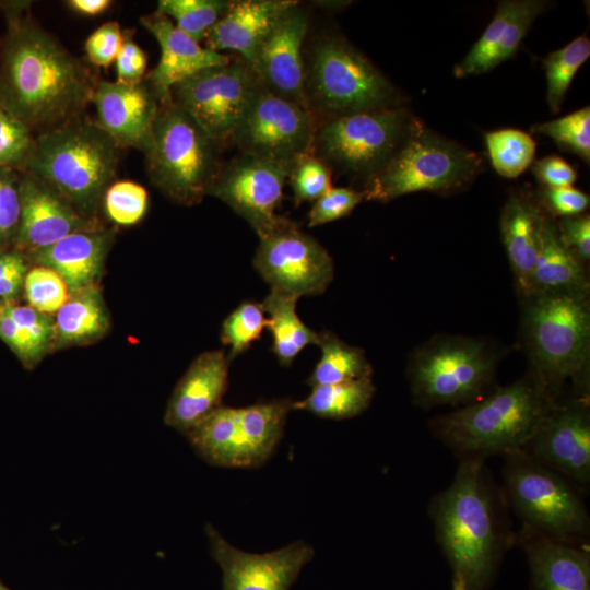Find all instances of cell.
I'll return each instance as SVG.
<instances>
[{"instance_id": "11a10c76", "label": "cell", "mask_w": 590, "mask_h": 590, "mask_svg": "<svg viewBox=\"0 0 590 590\" xmlns=\"http://www.w3.org/2000/svg\"><path fill=\"white\" fill-rule=\"evenodd\" d=\"M3 305H4V304L0 300V309L2 308Z\"/></svg>"}, {"instance_id": "7bdbcfd3", "label": "cell", "mask_w": 590, "mask_h": 590, "mask_svg": "<svg viewBox=\"0 0 590 590\" xmlns=\"http://www.w3.org/2000/svg\"><path fill=\"white\" fill-rule=\"evenodd\" d=\"M21 216V173L0 167V251L15 244Z\"/></svg>"}, {"instance_id": "b9f144b4", "label": "cell", "mask_w": 590, "mask_h": 590, "mask_svg": "<svg viewBox=\"0 0 590 590\" xmlns=\"http://www.w3.org/2000/svg\"><path fill=\"white\" fill-rule=\"evenodd\" d=\"M547 2L521 0L520 8L507 25L500 40L487 56L482 73H485L511 58L527 35L534 20L546 9Z\"/></svg>"}, {"instance_id": "ab89813d", "label": "cell", "mask_w": 590, "mask_h": 590, "mask_svg": "<svg viewBox=\"0 0 590 590\" xmlns=\"http://www.w3.org/2000/svg\"><path fill=\"white\" fill-rule=\"evenodd\" d=\"M287 180L296 205L315 202L332 188L330 167L312 152L300 155L291 164Z\"/></svg>"}, {"instance_id": "60d3db41", "label": "cell", "mask_w": 590, "mask_h": 590, "mask_svg": "<svg viewBox=\"0 0 590 590\" xmlns=\"http://www.w3.org/2000/svg\"><path fill=\"white\" fill-rule=\"evenodd\" d=\"M34 145L35 134L0 106V167L24 172Z\"/></svg>"}, {"instance_id": "6da1fadb", "label": "cell", "mask_w": 590, "mask_h": 590, "mask_svg": "<svg viewBox=\"0 0 590 590\" xmlns=\"http://www.w3.org/2000/svg\"><path fill=\"white\" fill-rule=\"evenodd\" d=\"M31 8V1H1L0 106L37 134L84 114L99 79Z\"/></svg>"}, {"instance_id": "816d5d0a", "label": "cell", "mask_w": 590, "mask_h": 590, "mask_svg": "<svg viewBox=\"0 0 590 590\" xmlns=\"http://www.w3.org/2000/svg\"><path fill=\"white\" fill-rule=\"evenodd\" d=\"M532 173L547 188L571 187L577 179V173L573 166L556 155L535 161Z\"/></svg>"}, {"instance_id": "f1b7e54d", "label": "cell", "mask_w": 590, "mask_h": 590, "mask_svg": "<svg viewBox=\"0 0 590 590\" xmlns=\"http://www.w3.org/2000/svg\"><path fill=\"white\" fill-rule=\"evenodd\" d=\"M54 350L81 346L102 339L110 328V316L99 285L69 294L54 315Z\"/></svg>"}, {"instance_id": "52a82bcc", "label": "cell", "mask_w": 590, "mask_h": 590, "mask_svg": "<svg viewBox=\"0 0 590 590\" xmlns=\"http://www.w3.org/2000/svg\"><path fill=\"white\" fill-rule=\"evenodd\" d=\"M308 109L321 121L391 108L397 92L346 39L329 36L314 47L305 69Z\"/></svg>"}, {"instance_id": "4fadbf2b", "label": "cell", "mask_w": 590, "mask_h": 590, "mask_svg": "<svg viewBox=\"0 0 590 590\" xmlns=\"http://www.w3.org/2000/svg\"><path fill=\"white\" fill-rule=\"evenodd\" d=\"M258 84L241 59L206 68L178 82L170 90V98L224 149L232 144Z\"/></svg>"}, {"instance_id": "3957f363", "label": "cell", "mask_w": 590, "mask_h": 590, "mask_svg": "<svg viewBox=\"0 0 590 590\" xmlns=\"http://www.w3.org/2000/svg\"><path fill=\"white\" fill-rule=\"evenodd\" d=\"M122 151L84 113L35 134L25 170L48 182L84 217L101 222L103 198L116 181Z\"/></svg>"}, {"instance_id": "bcb514c9", "label": "cell", "mask_w": 590, "mask_h": 590, "mask_svg": "<svg viewBox=\"0 0 590 590\" xmlns=\"http://www.w3.org/2000/svg\"><path fill=\"white\" fill-rule=\"evenodd\" d=\"M122 40L123 30L117 21L102 24L85 40L84 49L88 62L95 67H109L115 62Z\"/></svg>"}, {"instance_id": "83f0119b", "label": "cell", "mask_w": 590, "mask_h": 590, "mask_svg": "<svg viewBox=\"0 0 590 590\" xmlns=\"http://www.w3.org/2000/svg\"><path fill=\"white\" fill-rule=\"evenodd\" d=\"M588 288L583 262L563 243L555 221L544 215L530 295L588 294Z\"/></svg>"}, {"instance_id": "277c9868", "label": "cell", "mask_w": 590, "mask_h": 590, "mask_svg": "<svg viewBox=\"0 0 590 590\" xmlns=\"http://www.w3.org/2000/svg\"><path fill=\"white\" fill-rule=\"evenodd\" d=\"M555 400L531 374L436 417L430 426L461 459L509 455L524 450Z\"/></svg>"}, {"instance_id": "7402d4cb", "label": "cell", "mask_w": 590, "mask_h": 590, "mask_svg": "<svg viewBox=\"0 0 590 590\" xmlns=\"http://www.w3.org/2000/svg\"><path fill=\"white\" fill-rule=\"evenodd\" d=\"M139 22L156 39L161 49L156 67L144 78L160 105L172 101L170 90L178 82L206 68L231 61L224 54L202 47L157 11L142 15Z\"/></svg>"}, {"instance_id": "f5cc1de1", "label": "cell", "mask_w": 590, "mask_h": 590, "mask_svg": "<svg viewBox=\"0 0 590 590\" xmlns=\"http://www.w3.org/2000/svg\"><path fill=\"white\" fill-rule=\"evenodd\" d=\"M67 7L83 16H97L106 12L113 4L111 0H68Z\"/></svg>"}, {"instance_id": "ee69618b", "label": "cell", "mask_w": 590, "mask_h": 590, "mask_svg": "<svg viewBox=\"0 0 590 590\" xmlns=\"http://www.w3.org/2000/svg\"><path fill=\"white\" fill-rule=\"evenodd\" d=\"M365 199L363 191L331 188L317 199L308 212V226L315 227L349 215Z\"/></svg>"}, {"instance_id": "1f68e13d", "label": "cell", "mask_w": 590, "mask_h": 590, "mask_svg": "<svg viewBox=\"0 0 590 590\" xmlns=\"http://www.w3.org/2000/svg\"><path fill=\"white\" fill-rule=\"evenodd\" d=\"M321 355L307 379L310 387L354 381L371 377V366L363 350L349 345L330 331L319 332Z\"/></svg>"}, {"instance_id": "db71d44e", "label": "cell", "mask_w": 590, "mask_h": 590, "mask_svg": "<svg viewBox=\"0 0 590 590\" xmlns=\"http://www.w3.org/2000/svg\"><path fill=\"white\" fill-rule=\"evenodd\" d=\"M0 590H11L0 580Z\"/></svg>"}, {"instance_id": "8fae6325", "label": "cell", "mask_w": 590, "mask_h": 590, "mask_svg": "<svg viewBox=\"0 0 590 590\" xmlns=\"http://www.w3.org/2000/svg\"><path fill=\"white\" fill-rule=\"evenodd\" d=\"M497 359L480 339H434L412 358L409 374L413 399L424 408L467 403L491 384Z\"/></svg>"}, {"instance_id": "8d00e7d4", "label": "cell", "mask_w": 590, "mask_h": 590, "mask_svg": "<svg viewBox=\"0 0 590 590\" xmlns=\"http://www.w3.org/2000/svg\"><path fill=\"white\" fill-rule=\"evenodd\" d=\"M149 193L138 182L116 180L106 190L102 210L115 226H132L146 214Z\"/></svg>"}, {"instance_id": "30bf717a", "label": "cell", "mask_w": 590, "mask_h": 590, "mask_svg": "<svg viewBox=\"0 0 590 590\" xmlns=\"http://www.w3.org/2000/svg\"><path fill=\"white\" fill-rule=\"evenodd\" d=\"M506 456V493L524 527L566 543L585 540L589 535V516L567 479L524 450Z\"/></svg>"}, {"instance_id": "d4e9b609", "label": "cell", "mask_w": 590, "mask_h": 590, "mask_svg": "<svg viewBox=\"0 0 590 590\" xmlns=\"http://www.w3.org/2000/svg\"><path fill=\"white\" fill-rule=\"evenodd\" d=\"M297 1H231L224 15L208 32L205 48L220 52L233 50L250 66L257 50L279 19Z\"/></svg>"}, {"instance_id": "f907efd6", "label": "cell", "mask_w": 590, "mask_h": 590, "mask_svg": "<svg viewBox=\"0 0 590 590\" xmlns=\"http://www.w3.org/2000/svg\"><path fill=\"white\" fill-rule=\"evenodd\" d=\"M541 197L547 209L562 217L582 214L590 201L588 194L573 187H544Z\"/></svg>"}, {"instance_id": "681fc988", "label": "cell", "mask_w": 590, "mask_h": 590, "mask_svg": "<svg viewBox=\"0 0 590 590\" xmlns=\"http://www.w3.org/2000/svg\"><path fill=\"white\" fill-rule=\"evenodd\" d=\"M563 243L576 257L585 262L590 258V216L578 214L562 217L557 223Z\"/></svg>"}, {"instance_id": "ac0fdd59", "label": "cell", "mask_w": 590, "mask_h": 590, "mask_svg": "<svg viewBox=\"0 0 590 590\" xmlns=\"http://www.w3.org/2000/svg\"><path fill=\"white\" fill-rule=\"evenodd\" d=\"M532 458L565 479L590 483V413L586 400L554 405L527 446Z\"/></svg>"}, {"instance_id": "5bb4252c", "label": "cell", "mask_w": 590, "mask_h": 590, "mask_svg": "<svg viewBox=\"0 0 590 590\" xmlns=\"http://www.w3.org/2000/svg\"><path fill=\"white\" fill-rule=\"evenodd\" d=\"M252 264L270 290L297 298L324 293L334 276L323 246L283 216L259 237Z\"/></svg>"}, {"instance_id": "5b68a950", "label": "cell", "mask_w": 590, "mask_h": 590, "mask_svg": "<svg viewBox=\"0 0 590 590\" xmlns=\"http://www.w3.org/2000/svg\"><path fill=\"white\" fill-rule=\"evenodd\" d=\"M523 337L533 371L556 398L563 382L585 379L590 346L588 294L526 297Z\"/></svg>"}, {"instance_id": "8992f818", "label": "cell", "mask_w": 590, "mask_h": 590, "mask_svg": "<svg viewBox=\"0 0 590 590\" xmlns=\"http://www.w3.org/2000/svg\"><path fill=\"white\" fill-rule=\"evenodd\" d=\"M224 149L172 101L161 104L144 153L149 179L175 203L202 201L223 165Z\"/></svg>"}, {"instance_id": "ffe728a7", "label": "cell", "mask_w": 590, "mask_h": 590, "mask_svg": "<svg viewBox=\"0 0 590 590\" xmlns=\"http://www.w3.org/2000/svg\"><path fill=\"white\" fill-rule=\"evenodd\" d=\"M103 225L80 214L38 176L21 173V216L13 249L26 258L72 233Z\"/></svg>"}, {"instance_id": "cb8c5ba5", "label": "cell", "mask_w": 590, "mask_h": 590, "mask_svg": "<svg viewBox=\"0 0 590 590\" xmlns=\"http://www.w3.org/2000/svg\"><path fill=\"white\" fill-rule=\"evenodd\" d=\"M116 232V226L105 225L75 232L27 259L31 264L55 271L64 281L69 293L99 285Z\"/></svg>"}, {"instance_id": "f35d334b", "label": "cell", "mask_w": 590, "mask_h": 590, "mask_svg": "<svg viewBox=\"0 0 590 590\" xmlns=\"http://www.w3.org/2000/svg\"><path fill=\"white\" fill-rule=\"evenodd\" d=\"M64 281L51 269L31 264L24 280L26 305L48 315H55L69 297Z\"/></svg>"}, {"instance_id": "4316f807", "label": "cell", "mask_w": 590, "mask_h": 590, "mask_svg": "<svg viewBox=\"0 0 590 590\" xmlns=\"http://www.w3.org/2000/svg\"><path fill=\"white\" fill-rule=\"evenodd\" d=\"M544 214L529 198L511 196L500 215L503 244L520 293H531V278L536 260Z\"/></svg>"}, {"instance_id": "9a60e30c", "label": "cell", "mask_w": 590, "mask_h": 590, "mask_svg": "<svg viewBox=\"0 0 590 590\" xmlns=\"http://www.w3.org/2000/svg\"><path fill=\"white\" fill-rule=\"evenodd\" d=\"M319 120L258 84L233 137L241 154L291 164L310 153Z\"/></svg>"}, {"instance_id": "603a6c76", "label": "cell", "mask_w": 590, "mask_h": 590, "mask_svg": "<svg viewBox=\"0 0 590 590\" xmlns=\"http://www.w3.org/2000/svg\"><path fill=\"white\" fill-rule=\"evenodd\" d=\"M227 356L222 350L199 354L178 380L167 402L164 422L186 434L221 406L228 382Z\"/></svg>"}, {"instance_id": "ba28073f", "label": "cell", "mask_w": 590, "mask_h": 590, "mask_svg": "<svg viewBox=\"0 0 590 590\" xmlns=\"http://www.w3.org/2000/svg\"><path fill=\"white\" fill-rule=\"evenodd\" d=\"M481 157L446 140L413 118L389 162L367 178L365 199L388 202L416 191L447 192L464 187L480 172Z\"/></svg>"}, {"instance_id": "7dc6e473", "label": "cell", "mask_w": 590, "mask_h": 590, "mask_svg": "<svg viewBox=\"0 0 590 590\" xmlns=\"http://www.w3.org/2000/svg\"><path fill=\"white\" fill-rule=\"evenodd\" d=\"M114 63L117 82L131 85L144 80L148 56L134 39L133 30H123L122 45Z\"/></svg>"}, {"instance_id": "484cf974", "label": "cell", "mask_w": 590, "mask_h": 590, "mask_svg": "<svg viewBox=\"0 0 590 590\" xmlns=\"http://www.w3.org/2000/svg\"><path fill=\"white\" fill-rule=\"evenodd\" d=\"M521 541L532 590H590V555L583 546L547 538L527 527Z\"/></svg>"}, {"instance_id": "4dcf8cb0", "label": "cell", "mask_w": 590, "mask_h": 590, "mask_svg": "<svg viewBox=\"0 0 590 590\" xmlns=\"http://www.w3.org/2000/svg\"><path fill=\"white\" fill-rule=\"evenodd\" d=\"M374 393L371 377L316 386L311 387V392L304 400L293 402V410L308 411L323 418H350L368 408Z\"/></svg>"}, {"instance_id": "7c38bea8", "label": "cell", "mask_w": 590, "mask_h": 590, "mask_svg": "<svg viewBox=\"0 0 590 590\" xmlns=\"http://www.w3.org/2000/svg\"><path fill=\"white\" fill-rule=\"evenodd\" d=\"M412 121L410 113L400 107L321 121L311 152L329 167L367 179L397 153Z\"/></svg>"}, {"instance_id": "d6986e66", "label": "cell", "mask_w": 590, "mask_h": 590, "mask_svg": "<svg viewBox=\"0 0 590 590\" xmlns=\"http://www.w3.org/2000/svg\"><path fill=\"white\" fill-rule=\"evenodd\" d=\"M308 28V13L298 2L287 9L259 46L249 66L269 92L307 110L302 45ZM310 111V110H309Z\"/></svg>"}, {"instance_id": "44dd1931", "label": "cell", "mask_w": 590, "mask_h": 590, "mask_svg": "<svg viewBox=\"0 0 590 590\" xmlns=\"http://www.w3.org/2000/svg\"><path fill=\"white\" fill-rule=\"evenodd\" d=\"M92 104L95 121L118 145L148 151L160 102L145 79L131 85L101 79Z\"/></svg>"}, {"instance_id": "d590c367", "label": "cell", "mask_w": 590, "mask_h": 590, "mask_svg": "<svg viewBox=\"0 0 590 590\" xmlns=\"http://www.w3.org/2000/svg\"><path fill=\"white\" fill-rule=\"evenodd\" d=\"M264 314L261 303L245 300L224 319L221 341L229 346L227 356L229 363L260 339L267 328Z\"/></svg>"}, {"instance_id": "836d02e7", "label": "cell", "mask_w": 590, "mask_h": 590, "mask_svg": "<svg viewBox=\"0 0 590 590\" xmlns=\"http://www.w3.org/2000/svg\"><path fill=\"white\" fill-rule=\"evenodd\" d=\"M492 165L505 178H516L533 162L535 141L517 129H500L485 134Z\"/></svg>"}, {"instance_id": "e0dca14e", "label": "cell", "mask_w": 590, "mask_h": 590, "mask_svg": "<svg viewBox=\"0 0 590 590\" xmlns=\"http://www.w3.org/2000/svg\"><path fill=\"white\" fill-rule=\"evenodd\" d=\"M211 554L222 569V590H290L314 550L303 541L255 554L232 546L210 523L205 527Z\"/></svg>"}, {"instance_id": "9f6ffc18", "label": "cell", "mask_w": 590, "mask_h": 590, "mask_svg": "<svg viewBox=\"0 0 590 590\" xmlns=\"http://www.w3.org/2000/svg\"><path fill=\"white\" fill-rule=\"evenodd\" d=\"M0 15H1V1H0Z\"/></svg>"}, {"instance_id": "74e56055", "label": "cell", "mask_w": 590, "mask_h": 590, "mask_svg": "<svg viewBox=\"0 0 590 590\" xmlns=\"http://www.w3.org/2000/svg\"><path fill=\"white\" fill-rule=\"evenodd\" d=\"M531 131L553 139L558 146L590 162V108L576 110L564 117L535 125Z\"/></svg>"}, {"instance_id": "c3c4849f", "label": "cell", "mask_w": 590, "mask_h": 590, "mask_svg": "<svg viewBox=\"0 0 590 590\" xmlns=\"http://www.w3.org/2000/svg\"><path fill=\"white\" fill-rule=\"evenodd\" d=\"M0 340L27 369L34 368L45 356L30 334L5 314L3 306L0 309Z\"/></svg>"}, {"instance_id": "7a4b0ae2", "label": "cell", "mask_w": 590, "mask_h": 590, "mask_svg": "<svg viewBox=\"0 0 590 590\" xmlns=\"http://www.w3.org/2000/svg\"><path fill=\"white\" fill-rule=\"evenodd\" d=\"M481 458H463L451 484L433 500L437 541L449 563L452 590H487L503 551Z\"/></svg>"}, {"instance_id": "d6a6232c", "label": "cell", "mask_w": 590, "mask_h": 590, "mask_svg": "<svg viewBox=\"0 0 590 590\" xmlns=\"http://www.w3.org/2000/svg\"><path fill=\"white\" fill-rule=\"evenodd\" d=\"M590 56V40L581 35L543 59L546 74V101L553 114L559 111L570 83Z\"/></svg>"}, {"instance_id": "f6af8a7d", "label": "cell", "mask_w": 590, "mask_h": 590, "mask_svg": "<svg viewBox=\"0 0 590 590\" xmlns=\"http://www.w3.org/2000/svg\"><path fill=\"white\" fill-rule=\"evenodd\" d=\"M3 310L31 335L44 355L54 350L55 321L52 315L17 303L4 304Z\"/></svg>"}, {"instance_id": "f546056e", "label": "cell", "mask_w": 590, "mask_h": 590, "mask_svg": "<svg viewBox=\"0 0 590 590\" xmlns=\"http://www.w3.org/2000/svg\"><path fill=\"white\" fill-rule=\"evenodd\" d=\"M297 297L270 290L261 303L267 328L272 337V352L282 366H291L296 356L309 344L318 345L319 332L307 327L296 311Z\"/></svg>"}, {"instance_id": "e575fe53", "label": "cell", "mask_w": 590, "mask_h": 590, "mask_svg": "<svg viewBox=\"0 0 590 590\" xmlns=\"http://www.w3.org/2000/svg\"><path fill=\"white\" fill-rule=\"evenodd\" d=\"M226 0H160L155 11L167 16L177 28L200 43L224 15Z\"/></svg>"}, {"instance_id": "9c48e42d", "label": "cell", "mask_w": 590, "mask_h": 590, "mask_svg": "<svg viewBox=\"0 0 590 590\" xmlns=\"http://www.w3.org/2000/svg\"><path fill=\"white\" fill-rule=\"evenodd\" d=\"M293 401L275 399L244 408L221 405L185 435L208 463L224 468H255L276 448Z\"/></svg>"}, {"instance_id": "2e32d148", "label": "cell", "mask_w": 590, "mask_h": 590, "mask_svg": "<svg viewBox=\"0 0 590 590\" xmlns=\"http://www.w3.org/2000/svg\"><path fill=\"white\" fill-rule=\"evenodd\" d=\"M291 164L240 154L223 163L209 196L227 204L261 237L281 219L275 211Z\"/></svg>"}]
</instances>
